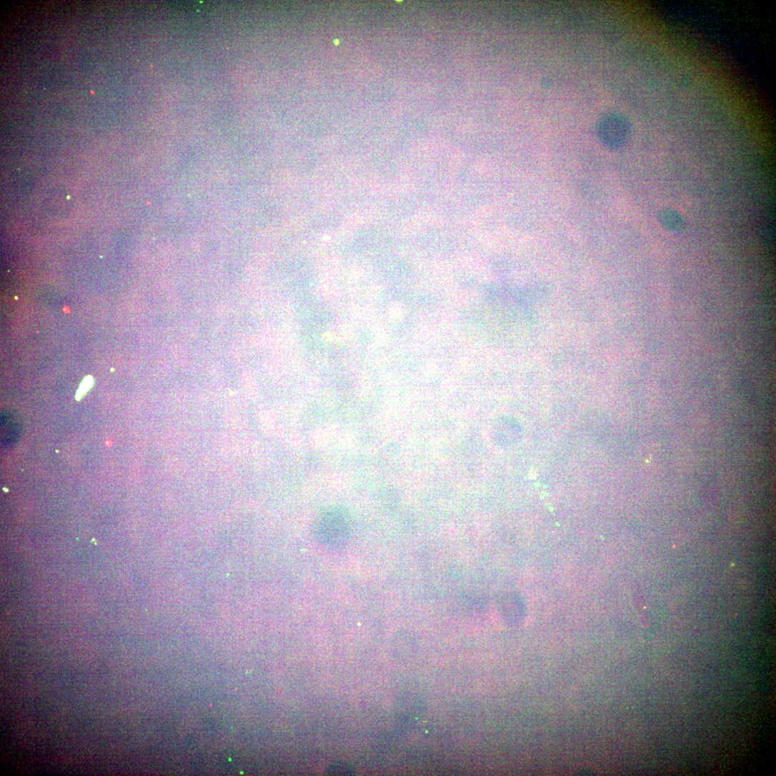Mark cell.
I'll return each instance as SVG.
<instances>
[{"instance_id": "obj_1", "label": "cell", "mask_w": 776, "mask_h": 776, "mask_svg": "<svg viewBox=\"0 0 776 776\" xmlns=\"http://www.w3.org/2000/svg\"><path fill=\"white\" fill-rule=\"evenodd\" d=\"M318 536L327 546L338 548L344 545L348 536V525L344 516L338 511L326 513L318 525Z\"/></svg>"}, {"instance_id": "obj_2", "label": "cell", "mask_w": 776, "mask_h": 776, "mask_svg": "<svg viewBox=\"0 0 776 776\" xmlns=\"http://www.w3.org/2000/svg\"><path fill=\"white\" fill-rule=\"evenodd\" d=\"M630 128L628 121L622 117L612 116L606 119L599 127V136L607 146L612 149L622 147L628 140Z\"/></svg>"}, {"instance_id": "obj_3", "label": "cell", "mask_w": 776, "mask_h": 776, "mask_svg": "<svg viewBox=\"0 0 776 776\" xmlns=\"http://www.w3.org/2000/svg\"><path fill=\"white\" fill-rule=\"evenodd\" d=\"M659 220L668 231L683 233L687 229V223L682 215L673 209H665L660 213Z\"/></svg>"}, {"instance_id": "obj_4", "label": "cell", "mask_w": 776, "mask_h": 776, "mask_svg": "<svg viewBox=\"0 0 776 776\" xmlns=\"http://www.w3.org/2000/svg\"><path fill=\"white\" fill-rule=\"evenodd\" d=\"M93 384H94L93 377L91 376H89V375L86 376L84 378V379L83 380V382H81V385H80V387H79V389L77 391V393H76V399L77 401H80L86 395V394L89 392V391L91 389V387L93 386Z\"/></svg>"}]
</instances>
